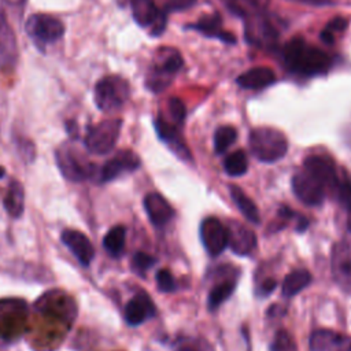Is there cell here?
I'll return each mask as SVG.
<instances>
[{
	"instance_id": "1",
	"label": "cell",
	"mask_w": 351,
	"mask_h": 351,
	"mask_svg": "<svg viewBox=\"0 0 351 351\" xmlns=\"http://www.w3.org/2000/svg\"><path fill=\"white\" fill-rule=\"evenodd\" d=\"M284 60L287 67L302 75L324 74L330 67V58L317 47L308 45L303 38H292L284 47Z\"/></svg>"
},
{
	"instance_id": "2",
	"label": "cell",
	"mask_w": 351,
	"mask_h": 351,
	"mask_svg": "<svg viewBox=\"0 0 351 351\" xmlns=\"http://www.w3.org/2000/svg\"><path fill=\"white\" fill-rule=\"evenodd\" d=\"M250 149L252 155L265 163H273L284 158L288 151L285 134L274 128H255L250 133Z\"/></svg>"
},
{
	"instance_id": "3",
	"label": "cell",
	"mask_w": 351,
	"mask_h": 351,
	"mask_svg": "<svg viewBox=\"0 0 351 351\" xmlns=\"http://www.w3.org/2000/svg\"><path fill=\"white\" fill-rule=\"evenodd\" d=\"M130 96L129 82L119 75H107L95 85V103L104 112L117 111Z\"/></svg>"
},
{
	"instance_id": "4",
	"label": "cell",
	"mask_w": 351,
	"mask_h": 351,
	"mask_svg": "<svg viewBox=\"0 0 351 351\" xmlns=\"http://www.w3.org/2000/svg\"><path fill=\"white\" fill-rule=\"evenodd\" d=\"M26 33L38 49L58 41L64 34V25L60 19L48 14H33L26 22Z\"/></svg>"
},
{
	"instance_id": "5",
	"label": "cell",
	"mask_w": 351,
	"mask_h": 351,
	"mask_svg": "<svg viewBox=\"0 0 351 351\" xmlns=\"http://www.w3.org/2000/svg\"><path fill=\"white\" fill-rule=\"evenodd\" d=\"M122 121L118 118L106 119L89 128L85 137V147L95 155H104L110 152L119 137Z\"/></svg>"
},
{
	"instance_id": "6",
	"label": "cell",
	"mask_w": 351,
	"mask_h": 351,
	"mask_svg": "<svg viewBox=\"0 0 351 351\" xmlns=\"http://www.w3.org/2000/svg\"><path fill=\"white\" fill-rule=\"evenodd\" d=\"M182 67V58L181 55L170 49L159 62H156L147 74L145 85L152 92H162L165 90L170 82L173 81L174 75Z\"/></svg>"
},
{
	"instance_id": "7",
	"label": "cell",
	"mask_w": 351,
	"mask_h": 351,
	"mask_svg": "<svg viewBox=\"0 0 351 351\" xmlns=\"http://www.w3.org/2000/svg\"><path fill=\"white\" fill-rule=\"evenodd\" d=\"M132 15L134 21L149 29L151 34L158 36L166 26V14L158 8L154 0H132Z\"/></svg>"
},
{
	"instance_id": "8",
	"label": "cell",
	"mask_w": 351,
	"mask_h": 351,
	"mask_svg": "<svg viewBox=\"0 0 351 351\" xmlns=\"http://www.w3.org/2000/svg\"><path fill=\"white\" fill-rule=\"evenodd\" d=\"M200 237L211 256L219 255L228 247V229L215 217H207L200 225Z\"/></svg>"
},
{
	"instance_id": "9",
	"label": "cell",
	"mask_w": 351,
	"mask_h": 351,
	"mask_svg": "<svg viewBox=\"0 0 351 351\" xmlns=\"http://www.w3.org/2000/svg\"><path fill=\"white\" fill-rule=\"evenodd\" d=\"M295 196L307 206H319L325 196L324 185L307 171H299L292 178Z\"/></svg>"
},
{
	"instance_id": "10",
	"label": "cell",
	"mask_w": 351,
	"mask_h": 351,
	"mask_svg": "<svg viewBox=\"0 0 351 351\" xmlns=\"http://www.w3.org/2000/svg\"><path fill=\"white\" fill-rule=\"evenodd\" d=\"M332 273L339 287L351 292V241H340L333 247Z\"/></svg>"
},
{
	"instance_id": "11",
	"label": "cell",
	"mask_w": 351,
	"mask_h": 351,
	"mask_svg": "<svg viewBox=\"0 0 351 351\" xmlns=\"http://www.w3.org/2000/svg\"><path fill=\"white\" fill-rule=\"evenodd\" d=\"M55 158H56V163L60 173L67 180L73 182H80L88 176H90V166L85 165L71 148L69 147L59 148L55 152Z\"/></svg>"
},
{
	"instance_id": "12",
	"label": "cell",
	"mask_w": 351,
	"mask_h": 351,
	"mask_svg": "<svg viewBox=\"0 0 351 351\" xmlns=\"http://www.w3.org/2000/svg\"><path fill=\"white\" fill-rule=\"evenodd\" d=\"M140 166V158L130 149L119 151L112 159L106 162L100 169V181L107 182L123 171H134Z\"/></svg>"
},
{
	"instance_id": "13",
	"label": "cell",
	"mask_w": 351,
	"mask_h": 351,
	"mask_svg": "<svg viewBox=\"0 0 351 351\" xmlns=\"http://www.w3.org/2000/svg\"><path fill=\"white\" fill-rule=\"evenodd\" d=\"M304 171L319 181L324 188L337 186V176L333 160L325 155H311L304 160Z\"/></svg>"
},
{
	"instance_id": "14",
	"label": "cell",
	"mask_w": 351,
	"mask_h": 351,
	"mask_svg": "<svg viewBox=\"0 0 351 351\" xmlns=\"http://www.w3.org/2000/svg\"><path fill=\"white\" fill-rule=\"evenodd\" d=\"M60 237L63 244L74 254L82 266H88L92 262L95 256V248L90 240L82 232L75 229H66L62 232Z\"/></svg>"
},
{
	"instance_id": "15",
	"label": "cell",
	"mask_w": 351,
	"mask_h": 351,
	"mask_svg": "<svg viewBox=\"0 0 351 351\" xmlns=\"http://www.w3.org/2000/svg\"><path fill=\"white\" fill-rule=\"evenodd\" d=\"M18 60V44L5 15L0 12V69H12Z\"/></svg>"
},
{
	"instance_id": "16",
	"label": "cell",
	"mask_w": 351,
	"mask_h": 351,
	"mask_svg": "<svg viewBox=\"0 0 351 351\" xmlns=\"http://www.w3.org/2000/svg\"><path fill=\"white\" fill-rule=\"evenodd\" d=\"M310 351H351V339L333 330L319 329L310 336Z\"/></svg>"
},
{
	"instance_id": "17",
	"label": "cell",
	"mask_w": 351,
	"mask_h": 351,
	"mask_svg": "<svg viewBox=\"0 0 351 351\" xmlns=\"http://www.w3.org/2000/svg\"><path fill=\"white\" fill-rule=\"evenodd\" d=\"M228 229V245L237 255H248L256 247L255 233L241 225L240 222H232L226 226Z\"/></svg>"
},
{
	"instance_id": "18",
	"label": "cell",
	"mask_w": 351,
	"mask_h": 351,
	"mask_svg": "<svg viewBox=\"0 0 351 351\" xmlns=\"http://www.w3.org/2000/svg\"><path fill=\"white\" fill-rule=\"evenodd\" d=\"M144 208L155 226H165L174 217V208L159 193L149 192L144 197Z\"/></svg>"
},
{
	"instance_id": "19",
	"label": "cell",
	"mask_w": 351,
	"mask_h": 351,
	"mask_svg": "<svg viewBox=\"0 0 351 351\" xmlns=\"http://www.w3.org/2000/svg\"><path fill=\"white\" fill-rule=\"evenodd\" d=\"M155 304L145 292H138L133 296L125 307V319L129 325H140L147 318L155 315Z\"/></svg>"
},
{
	"instance_id": "20",
	"label": "cell",
	"mask_w": 351,
	"mask_h": 351,
	"mask_svg": "<svg viewBox=\"0 0 351 351\" xmlns=\"http://www.w3.org/2000/svg\"><path fill=\"white\" fill-rule=\"evenodd\" d=\"M236 81L244 89H262L276 81V74L269 67L258 66L241 73Z\"/></svg>"
},
{
	"instance_id": "21",
	"label": "cell",
	"mask_w": 351,
	"mask_h": 351,
	"mask_svg": "<svg viewBox=\"0 0 351 351\" xmlns=\"http://www.w3.org/2000/svg\"><path fill=\"white\" fill-rule=\"evenodd\" d=\"M192 27L207 37H215L223 43L232 44L236 41V37L232 33L221 29V16L217 12L202 16Z\"/></svg>"
},
{
	"instance_id": "22",
	"label": "cell",
	"mask_w": 351,
	"mask_h": 351,
	"mask_svg": "<svg viewBox=\"0 0 351 351\" xmlns=\"http://www.w3.org/2000/svg\"><path fill=\"white\" fill-rule=\"evenodd\" d=\"M155 128H156V132H158V136L170 145V148L182 159H188L191 155H189V151L186 149V145L184 144L182 138L180 137L177 129L170 125L169 122H166L163 118H158L155 121Z\"/></svg>"
},
{
	"instance_id": "23",
	"label": "cell",
	"mask_w": 351,
	"mask_h": 351,
	"mask_svg": "<svg viewBox=\"0 0 351 351\" xmlns=\"http://www.w3.org/2000/svg\"><path fill=\"white\" fill-rule=\"evenodd\" d=\"M311 282V274L306 269H298L291 271L289 274L285 276L282 285H281V292L282 296L285 298H292L298 295L300 291H303L307 285Z\"/></svg>"
},
{
	"instance_id": "24",
	"label": "cell",
	"mask_w": 351,
	"mask_h": 351,
	"mask_svg": "<svg viewBox=\"0 0 351 351\" xmlns=\"http://www.w3.org/2000/svg\"><path fill=\"white\" fill-rule=\"evenodd\" d=\"M245 33L248 36V40L252 43H270L271 40H276L277 32L274 27L269 23L265 18H255L248 22V27H245Z\"/></svg>"
},
{
	"instance_id": "25",
	"label": "cell",
	"mask_w": 351,
	"mask_h": 351,
	"mask_svg": "<svg viewBox=\"0 0 351 351\" xmlns=\"http://www.w3.org/2000/svg\"><path fill=\"white\" fill-rule=\"evenodd\" d=\"M229 192H230V196H232L234 204L237 206L240 213L245 217V219L250 221L251 223H259L261 217H259V211H258V207L255 206V203L237 185H230Z\"/></svg>"
},
{
	"instance_id": "26",
	"label": "cell",
	"mask_w": 351,
	"mask_h": 351,
	"mask_svg": "<svg viewBox=\"0 0 351 351\" xmlns=\"http://www.w3.org/2000/svg\"><path fill=\"white\" fill-rule=\"evenodd\" d=\"M23 202H25V193L23 186L18 181H11L8 185V192L4 197V207L7 213L12 218H19L23 213Z\"/></svg>"
},
{
	"instance_id": "27",
	"label": "cell",
	"mask_w": 351,
	"mask_h": 351,
	"mask_svg": "<svg viewBox=\"0 0 351 351\" xmlns=\"http://www.w3.org/2000/svg\"><path fill=\"white\" fill-rule=\"evenodd\" d=\"M125 239L126 230L123 226L118 225L107 232L103 239V245L108 254H111L112 256H119L125 248Z\"/></svg>"
},
{
	"instance_id": "28",
	"label": "cell",
	"mask_w": 351,
	"mask_h": 351,
	"mask_svg": "<svg viewBox=\"0 0 351 351\" xmlns=\"http://www.w3.org/2000/svg\"><path fill=\"white\" fill-rule=\"evenodd\" d=\"M223 169L228 176L239 177L243 176L248 169V160L243 149H237L229 154L223 160Z\"/></svg>"
},
{
	"instance_id": "29",
	"label": "cell",
	"mask_w": 351,
	"mask_h": 351,
	"mask_svg": "<svg viewBox=\"0 0 351 351\" xmlns=\"http://www.w3.org/2000/svg\"><path fill=\"white\" fill-rule=\"evenodd\" d=\"M234 281H223L215 285L208 293V308L215 310L218 308L234 291Z\"/></svg>"
},
{
	"instance_id": "30",
	"label": "cell",
	"mask_w": 351,
	"mask_h": 351,
	"mask_svg": "<svg viewBox=\"0 0 351 351\" xmlns=\"http://www.w3.org/2000/svg\"><path fill=\"white\" fill-rule=\"evenodd\" d=\"M237 138V130L233 126H221L214 134V148L217 154H223Z\"/></svg>"
},
{
	"instance_id": "31",
	"label": "cell",
	"mask_w": 351,
	"mask_h": 351,
	"mask_svg": "<svg viewBox=\"0 0 351 351\" xmlns=\"http://www.w3.org/2000/svg\"><path fill=\"white\" fill-rule=\"evenodd\" d=\"M347 27V19L343 16H335L328 22V25L321 32V40L326 44H333L337 34H340Z\"/></svg>"
},
{
	"instance_id": "32",
	"label": "cell",
	"mask_w": 351,
	"mask_h": 351,
	"mask_svg": "<svg viewBox=\"0 0 351 351\" xmlns=\"http://www.w3.org/2000/svg\"><path fill=\"white\" fill-rule=\"evenodd\" d=\"M270 351H296L293 337L284 329L278 330L271 341Z\"/></svg>"
},
{
	"instance_id": "33",
	"label": "cell",
	"mask_w": 351,
	"mask_h": 351,
	"mask_svg": "<svg viewBox=\"0 0 351 351\" xmlns=\"http://www.w3.org/2000/svg\"><path fill=\"white\" fill-rule=\"evenodd\" d=\"M154 263H155V258H152L145 252H136L132 258V266L138 274H144Z\"/></svg>"
},
{
	"instance_id": "34",
	"label": "cell",
	"mask_w": 351,
	"mask_h": 351,
	"mask_svg": "<svg viewBox=\"0 0 351 351\" xmlns=\"http://www.w3.org/2000/svg\"><path fill=\"white\" fill-rule=\"evenodd\" d=\"M156 285L162 292H173L176 289V281L171 273L166 269H162L156 273Z\"/></svg>"
},
{
	"instance_id": "35",
	"label": "cell",
	"mask_w": 351,
	"mask_h": 351,
	"mask_svg": "<svg viewBox=\"0 0 351 351\" xmlns=\"http://www.w3.org/2000/svg\"><path fill=\"white\" fill-rule=\"evenodd\" d=\"M169 110H170V114H171V118L174 119V122H177V123L184 122L185 115H186V108L181 99L171 97L169 101Z\"/></svg>"
},
{
	"instance_id": "36",
	"label": "cell",
	"mask_w": 351,
	"mask_h": 351,
	"mask_svg": "<svg viewBox=\"0 0 351 351\" xmlns=\"http://www.w3.org/2000/svg\"><path fill=\"white\" fill-rule=\"evenodd\" d=\"M337 193H339V200L343 204V207L351 213V182L350 181L339 182Z\"/></svg>"
},
{
	"instance_id": "37",
	"label": "cell",
	"mask_w": 351,
	"mask_h": 351,
	"mask_svg": "<svg viewBox=\"0 0 351 351\" xmlns=\"http://www.w3.org/2000/svg\"><path fill=\"white\" fill-rule=\"evenodd\" d=\"M196 0H163V7L165 11L169 12H177V11H184L195 5Z\"/></svg>"
},
{
	"instance_id": "38",
	"label": "cell",
	"mask_w": 351,
	"mask_h": 351,
	"mask_svg": "<svg viewBox=\"0 0 351 351\" xmlns=\"http://www.w3.org/2000/svg\"><path fill=\"white\" fill-rule=\"evenodd\" d=\"M277 282L273 280V278H267L263 281V284L261 285V293L262 295H269L273 292V289L276 288Z\"/></svg>"
},
{
	"instance_id": "39",
	"label": "cell",
	"mask_w": 351,
	"mask_h": 351,
	"mask_svg": "<svg viewBox=\"0 0 351 351\" xmlns=\"http://www.w3.org/2000/svg\"><path fill=\"white\" fill-rule=\"evenodd\" d=\"M292 1H298V3H302V4H307V5H315V7L333 4L332 0H292Z\"/></svg>"
},
{
	"instance_id": "40",
	"label": "cell",
	"mask_w": 351,
	"mask_h": 351,
	"mask_svg": "<svg viewBox=\"0 0 351 351\" xmlns=\"http://www.w3.org/2000/svg\"><path fill=\"white\" fill-rule=\"evenodd\" d=\"M308 228V219L306 217L298 215V222H296V230L298 232H304Z\"/></svg>"
},
{
	"instance_id": "41",
	"label": "cell",
	"mask_w": 351,
	"mask_h": 351,
	"mask_svg": "<svg viewBox=\"0 0 351 351\" xmlns=\"http://www.w3.org/2000/svg\"><path fill=\"white\" fill-rule=\"evenodd\" d=\"M245 1H250V3H254V4H261V3H263L265 0H245Z\"/></svg>"
},
{
	"instance_id": "42",
	"label": "cell",
	"mask_w": 351,
	"mask_h": 351,
	"mask_svg": "<svg viewBox=\"0 0 351 351\" xmlns=\"http://www.w3.org/2000/svg\"><path fill=\"white\" fill-rule=\"evenodd\" d=\"M4 174H5L4 167H1V166H0V178H1V177H4Z\"/></svg>"
}]
</instances>
